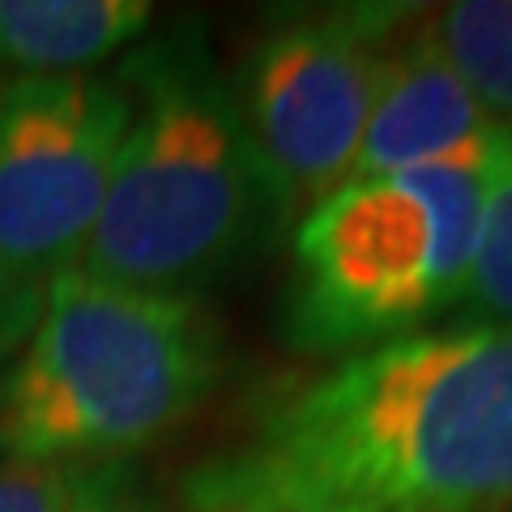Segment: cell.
Wrapping results in <instances>:
<instances>
[{
	"mask_svg": "<svg viewBox=\"0 0 512 512\" xmlns=\"http://www.w3.org/2000/svg\"><path fill=\"white\" fill-rule=\"evenodd\" d=\"M508 175L512 120H500L440 158L320 201L291 231L282 342L299 355L346 359L453 320Z\"/></svg>",
	"mask_w": 512,
	"mask_h": 512,
	"instance_id": "cell-3",
	"label": "cell"
},
{
	"mask_svg": "<svg viewBox=\"0 0 512 512\" xmlns=\"http://www.w3.org/2000/svg\"><path fill=\"white\" fill-rule=\"evenodd\" d=\"M500 124L470 94L427 30L423 9L397 30L380 64V86L350 184L419 167Z\"/></svg>",
	"mask_w": 512,
	"mask_h": 512,
	"instance_id": "cell-7",
	"label": "cell"
},
{
	"mask_svg": "<svg viewBox=\"0 0 512 512\" xmlns=\"http://www.w3.org/2000/svg\"><path fill=\"white\" fill-rule=\"evenodd\" d=\"M150 22L146 0H0V69L9 77L90 73Z\"/></svg>",
	"mask_w": 512,
	"mask_h": 512,
	"instance_id": "cell-8",
	"label": "cell"
},
{
	"mask_svg": "<svg viewBox=\"0 0 512 512\" xmlns=\"http://www.w3.org/2000/svg\"><path fill=\"white\" fill-rule=\"evenodd\" d=\"M116 77L133 94V120L77 269L201 299L291 231L278 188L201 22L141 43Z\"/></svg>",
	"mask_w": 512,
	"mask_h": 512,
	"instance_id": "cell-2",
	"label": "cell"
},
{
	"mask_svg": "<svg viewBox=\"0 0 512 512\" xmlns=\"http://www.w3.org/2000/svg\"><path fill=\"white\" fill-rule=\"evenodd\" d=\"M188 512H512V325H436L286 384Z\"/></svg>",
	"mask_w": 512,
	"mask_h": 512,
	"instance_id": "cell-1",
	"label": "cell"
},
{
	"mask_svg": "<svg viewBox=\"0 0 512 512\" xmlns=\"http://www.w3.org/2000/svg\"><path fill=\"white\" fill-rule=\"evenodd\" d=\"M133 120L120 77H0V261L47 291L99 222Z\"/></svg>",
	"mask_w": 512,
	"mask_h": 512,
	"instance_id": "cell-6",
	"label": "cell"
},
{
	"mask_svg": "<svg viewBox=\"0 0 512 512\" xmlns=\"http://www.w3.org/2000/svg\"><path fill=\"white\" fill-rule=\"evenodd\" d=\"M39 308H43L39 286L22 282L0 261V376H5V367L18 359V350L26 346L30 329H35V320H39Z\"/></svg>",
	"mask_w": 512,
	"mask_h": 512,
	"instance_id": "cell-12",
	"label": "cell"
},
{
	"mask_svg": "<svg viewBox=\"0 0 512 512\" xmlns=\"http://www.w3.org/2000/svg\"><path fill=\"white\" fill-rule=\"evenodd\" d=\"M423 18L474 99L495 120H512V0H457Z\"/></svg>",
	"mask_w": 512,
	"mask_h": 512,
	"instance_id": "cell-9",
	"label": "cell"
},
{
	"mask_svg": "<svg viewBox=\"0 0 512 512\" xmlns=\"http://www.w3.org/2000/svg\"><path fill=\"white\" fill-rule=\"evenodd\" d=\"M414 13V5L282 13L231 77L291 231L350 184L384 52Z\"/></svg>",
	"mask_w": 512,
	"mask_h": 512,
	"instance_id": "cell-5",
	"label": "cell"
},
{
	"mask_svg": "<svg viewBox=\"0 0 512 512\" xmlns=\"http://www.w3.org/2000/svg\"><path fill=\"white\" fill-rule=\"evenodd\" d=\"M453 325H512V175L495 192Z\"/></svg>",
	"mask_w": 512,
	"mask_h": 512,
	"instance_id": "cell-11",
	"label": "cell"
},
{
	"mask_svg": "<svg viewBox=\"0 0 512 512\" xmlns=\"http://www.w3.org/2000/svg\"><path fill=\"white\" fill-rule=\"evenodd\" d=\"M120 466H64L0 453V512H116Z\"/></svg>",
	"mask_w": 512,
	"mask_h": 512,
	"instance_id": "cell-10",
	"label": "cell"
},
{
	"mask_svg": "<svg viewBox=\"0 0 512 512\" xmlns=\"http://www.w3.org/2000/svg\"><path fill=\"white\" fill-rule=\"evenodd\" d=\"M222 372L227 346L201 299L60 269L0 380V453L120 466L180 427Z\"/></svg>",
	"mask_w": 512,
	"mask_h": 512,
	"instance_id": "cell-4",
	"label": "cell"
}]
</instances>
